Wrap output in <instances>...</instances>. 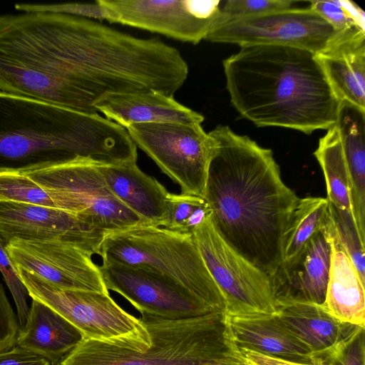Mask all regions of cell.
<instances>
[{"instance_id": "6da1fadb", "label": "cell", "mask_w": 365, "mask_h": 365, "mask_svg": "<svg viewBox=\"0 0 365 365\" xmlns=\"http://www.w3.org/2000/svg\"><path fill=\"white\" fill-rule=\"evenodd\" d=\"M203 198L219 236L272 277L283 260V236L299 197L282 181L272 151L227 125H217Z\"/></svg>"}, {"instance_id": "7a4b0ae2", "label": "cell", "mask_w": 365, "mask_h": 365, "mask_svg": "<svg viewBox=\"0 0 365 365\" xmlns=\"http://www.w3.org/2000/svg\"><path fill=\"white\" fill-rule=\"evenodd\" d=\"M222 65L232 106L257 126L311 134L335 125L341 101L314 53L281 45H245Z\"/></svg>"}, {"instance_id": "3957f363", "label": "cell", "mask_w": 365, "mask_h": 365, "mask_svg": "<svg viewBox=\"0 0 365 365\" xmlns=\"http://www.w3.org/2000/svg\"><path fill=\"white\" fill-rule=\"evenodd\" d=\"M137 159L125 128L98 113L0 91V168L73 160L110 165Z\"/></svg>"}, {"instance_id": "277c9868", "label": "cell", "mask_w": 365, "mask_h": 365, "mask_svg": "<svg viewBox=\"0 0 365 365\" xmlns=\"http://www.w3.org/2000/svg\"><path fill=\"white\" fill-rule=\"evenodd\" d=\"M149 339H83L56 365H245L225 313L169 319L143 314Z\"/></svg>"}, {"instance_id": "5b68a950", "label": "cell", "mask_w": 365, "mask_h": 365, "mask_svg": "<svg viewBox=\"0 0 365 365\" xmlns=\"http://www.w3.org/2000/svg\"><path fill=\"white\" fill-rule=\"evenodd\" d=\"M103 263L143 268L182 285L217 312L226 302L209 273L192 234L150 223L106 234L101 245Z\"/></svg>"}, {"instance_id": "8992f818", "label": "cell", "mask_w": 365, "mask_h": 365, "mask_svg": "<svg viewBox=\"0 0 365 365\" xmlns=\"http://www.w3.org/2000/svg\"><path fill=\"white\" fill-rule=\"evenodd\" d=\"M19 169L46 192L56 208L105 234L148 223L112 193L96 164L73 160Z\"/></svg>"}, {"instance_id": "52a82bcc", "label": "cell", "mask_w": 365, "mask_h": 365, "mask_svg": "<svg viewBox=\"0 0 365 365\" xmlns=\"http://www.w3.org/2000/svg\"><path fill=\"white\" fill-rule=\"evenodd\" d=\"M106 234L76 232L41 240L13 239L6 252L16 269L35 274L61 289L108 293L92 260Z\"/></svg>"}, {"instance_id": "ba28073f", "label": "cell", "mask_w": 365, "mask_h": 365, "mask_svg": "<svg viewBox=\"0 0 365 365\" xmlns=\"http://www.w3.org/2000/svg\"><path fill=\"white\" fill-rule=\"evenodd\" d=\"M125 128L136 147L180 185L181 193L203 197L213 139L202 123H149Z\"/></svg>"}, {"instance_id": "9c48e42d", "label": "cell", "mask_w": 365, "mask_h": 365, "mask_svg": "<svg viewBox=\"0 0 365 365\" xmlns=\"http://www.w3.org/2000/svg\"><path fill=\"white\" fill-rule=\"evenodd\" d=\"M336 35L334 28L309 6L245 17L220 14L205 40L240 46L281 45L319 54L331 46Z\"/></svg>"}, {"instance_id": "30bf717a", "label": "cell", "mask_w": 365, "mask_h": 365, "mask_svg": "<svg viewBox=\"0 0 365 365\" xmlns=\"http://www.w3.org/2000/svg\"><path fill=\"white\" fill-rule=\"evenodd\" d=\"M32 299L56 311L82 334L83 339H149L140 319L128 313L109 293L57 288L38 277L16 269Z\"/></svg>"}, {"instance_id": "8fae6325", "label": "cell", "mask_w": 365, "mask_h": 365, "mask_svg": "<svg viewBox=\"0 0 365 365\" xmlns=\"http://www.w3.org/2000/svg\"><path fill=\"white\" fill-rule=\"evenodd\" d=\"M203 262L231 314H276L270 277L233 250L215 230L209 216L192 232Z\"/></svg>"}, {"instance_id": "7c38bea8", "label": "cell", "mask_w": 365, "mask_h": 365, "mask_svg": "<svg viewBox=\"0 0 365 365\" xmlns=\"http://www.w3.org/2000/svg\"><path fill=\"white\" fill-rule=\"evenodd\" d=\"M98 267L106 289L123 296L141 314L182 319L221 313L160 274L119 264L103 263Z\"/></svg>"}, {"instance_id": "4fadbf2b", "label": "cell", "mask_w": 365, "mask_h": 365, "mask_svg": "<svg viewBox=\"0 0 365 365\" xmlns=\"http://www.w3.org/2000/svg\"><path fill=\"white\" fill-rule=\"evenodd\" d=\"M115 22L197 44L220 14V0H98Z\"/></svg>"}, {"instance_id": "5bb4252c", "label": "cell", "mask_w": 365, "mask_h": 365, "mask_svg": "<svg viewBox=\"0 0 365 365\" xmlns=\"http://www.w3.org/2000/svg\"><path fill=\"white\" fill-rule=\"evenodd\" d=\"M329 222V217L299 255L292 262L282 264L270 277L277 303L300 301L324 304L331 257Z\"/></svg>"}, {"instance_id": "9a60e30c", "label": "cell", "mask_w": 365, "mask_h": 365, "mask_svg": "<svg viewBox=\"0 0 365 365\" xmlns=\"http://www.w3.org/2000/svg\"><path fill=\"white\" fill-rule=\"evenodd\" d=\"M94 106L98 113L123 128L138 123H202L204 120L200 113L155 90L108 93Z\"/></svg>"}, {"instance_id": "2e32d148", "label": "cell", "mask_w": 365, "mask_h": 365, "mask_svg": "<svg viewBox=\"0 0 365 365\" xmlns=\"http://www.w3.org/2000/svg\"><path fill=\"white\" fill-rule=\"evenodd\" d=\"M231 337L237 348L312 364L310 350L284 325L277 314L225 313Z\"/></svg>"}, {"instance_id": "e0dca14e", "label": "cell", "mask_w": 365, "mask_h": 365, "mask_svg": "<svg viewBox=\"0 0 365 365\" xmlns=\"http://www.w3.org/2000/svg\"><path fill=\"white\" fill-rule=\"evenodd\" d=\"M276 314L289 331L310 350L314 360L331 353L358 327L339 321L324 304L307 302H278Z\"/></svg>"}, {"instance_id": "ac0fdd59", "label": "cell", "mask_w": 365, "mask_h": 365, "mask_svg": "<svg viewBox=\"0 0 365 365\" xmlns=\"http://www.w3.org/2000/svg\"><path fill=\"white\" fill-rule=\"evenodd\" d=\"M96 232H102L55 207L0 202V240L5 245L16 238L41 240Z\"/></svg>"}, {"instance_id": "d6986e66", "label": "cell", "mask_w": 365, "mask_h": 365, "mask_svg": "<svg viewBox=\"0 0 365 365\" xmlns=\"http://www.w3.org/2000/svg\"><path fill=\"white\" fill-rule=\"evenodd\" d=\"M112 193L148 223L160 226L169 192L136 163L98 165Z\"/></svg>"}, {"instance_id": "ffe728a7", "label": "cell", "mask_w": 365, "mask_h": 365, "mask_svg": "<svg viewBox=\"0 0 365 365\" xmlns=\"http://www.w3.org/2000/svg\"><path fill=\"white\" fill-rule=\"evenodd\" d=\"M83 339L81 332L45 304L32 299L25 326L19 329L16 346L56 365Z\"/></svg>"}, {"instance_id": "44dd1931", "label": "cell", "mask_w": 365, "mask_h": 365, "mask_svg": "<svg viewBox=\"0 0 365 365\" xmlns=\"http://www.w3.org/2000/svg\"><path fill=\"white\" fill-rule=\"evenodd\" d=\"M329 225L331 257L324 305L339 321L365 328V282L334 236L330 220Z\"/></svg>"}, {"instance_id": "7402d4cb", "label": "cell", "mask_w": 365, "mask_h": 365, "mask_svg": "<svg viewBox=\"0 0 365 365\" xmlns=\"http://www.w3.org/2000/svg\"><path fill=\"white\" fill-rule=\"evenodd\" d=\"M316 58L338 98L365 109V37L336 42Z\"/></svg>"}, {"instance_id": "603a6c76", "label": "cell", "mask_w": 365, "mask_h": 365, "mask_svg": "<svg viewBox=\"0 0 365 365\" xmlns=\"http://www.w3.org/2000/svg\"><path fill=\"white\" fill-rule=\"evenodd\" d=\"M322 170L329 202L352 213L349 175L339 132L334 125L319 139L314 153ZM353 215V214H352Z\"/></svg>"}, {"instance_id": "cb8c5ba5", "label": "cell", "mask_w": 365, "mask_h": 365, "mask_svg": "<svg viewBox=\"0 0 365 365\" xmlns=\"http://www.w3.org/2000/svg\"><path fill=\"white\" fill-rule=\"evenodd\" d=\"M329 202L327 197L300 198L283 236L282 264L292 262L309 240L327 223Z\"/></svg>"}, {"instance_id": "d4e9b609", "label": "cell", "mask_w": 365, "mask_h": 365, "mask_svg": "<svg viewBox=\"0 0 365 365\" xmlns=\"http://www.w3.org/2000/svg\"><path fill=\"white\" fill-rule=\"evenodd\" d=\"M210 215L211 209L203 197L169 192L160 227L192 234Z\"/></svg>"}, {"instance_id": "484cf974", "label": "cell", "mask_w": 365, "mask_h": 365, "mask_svg": "<svg viewBox=\"0 0 365 365\" xmlns=\"http://www.w3.org/2000/svg\"><path fill=\"white\" fill-rule=\"evenodd\" d=\"M309 8L319 14L341 39L365 36V14L354 2L345 0L309 1Z\"/></svg>"}, {"instance_id": "4316f807", "label": "cell", "mask_w": 365, "mask_h": 365, "mask_svg": "<svg viewBox=\"0 0 365 365\" xmlns=\"http://www.w3.org/2000/svg\"><path fill=\"white\" fill-rule=\"evenodd\" d=\"M0 202L56 208L46 192L19 168H0Z\"/></svg>"}, {"instance_id": "83f0119b", "label": "cell", "mask_w": 365, "mask_h": 365, "mask_svg": "<svg viewBox=\"0 0 365 365\" xmlns=\"http://www.w3.org/2000/svg\"><path fill=\"white\" fill-rule=\"evenodd\" d=\"M329 219L334 236L354 263L361 280L365 282V241L359 235L352 213L340 210L329 202Z\"/></svg>"}, {"instance_id": "f1b7e54d", "label": "cell", "mask_w": 365, "mask_h": 365, "mask_svg": "<svg viewBox=\"0 0 365 365\" xmlns=\"http://www.w3.org/2000/svg\"><path fill=\"white\" fill-rule=\"evenodd\" d=\"M16 9L24 12H48L82 17L95 21L115 22V15L98 0L93 3L16 4Z\"/></svg>"}, {"instance_id": "f546056e", "label": "cell", "mask_w": 365, "mask_h": 365, "mask_svg": "<svg viewBox=\"0 0 365 365\" xmlns=\"http://www.w3.org/2000/svg\"><path fill=\"white\" fill-rule=\"evenodd\" d=\"M364 330L358 327L331 353L315 359L312 365H365Z\"/></svg>"}, {"instance_id": "4dcf8cb0", "label": "cell", "mask_w": 365, "mask_h": 365, "mask_svg": "<svg viewBox=\"0 0 365 365\" xmlns=\"http://www.w3.org/2000/svg\"><path fill=\"white\" fill-rule=\"evenodd\" d=\"M0 272L13 297L17 309L20 329L28 319L30 307L27 303L29 293L6 250L5 244L0 240Z\"/></svg>"}, {"instance_id": "1f68e13d", "label": "cell", "mask_w": 365, "mask_h": 365, "mask_svg": "<svg viewBox=\"0 0 365 365\" xmlns=\"http://www.w3.org/2000/svg\"><path fill=\"white\" fill-rule=\"evenodd\" d=\"M289 0L221 1L220 14L227 17H245L276 12L293 8Z\"/></svg>"}, {"instance_id": "d6a6232c", "label": "cell", "mask_w": 365, "mask_h": 365, "mask_svg": "<svg viewBox=\"0 0 365 365\" xmlns=\"http://www.w3.org/2000/svg\"><path fill=\"white\" fill-rule=\"evenodd\" d=\"M0 365H51L40 355L21 347H14L0 352Z\"/></svg>"}, {"instance_id": "836d02e7", "label": "cell", "mask_w": 365, "mask_h": 365, "mask_svg": "<svg viewBox=\"0 0 365 365\" xmlns=\"http://www.w3.org/2000/svg\"><path fill=\"white\" fill-rule=\"evenodd\" d=\"M245 365H311L271 356L245 348H238Z\"/></svg>"}]
</instances>
